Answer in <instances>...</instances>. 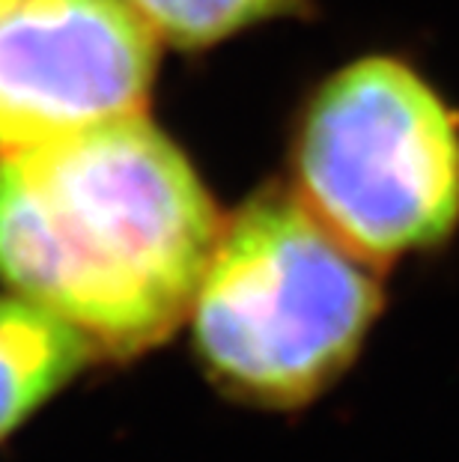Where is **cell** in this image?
<instances>
[{"label": "cell", "instance_id": "cell-2", "mask_svg": "<svg viewBox=\"0 0 459 462\" xmlns=\"http://www.w3.org/2000/svg\"><path fill=\"white\" fill-rule=\"evenodd\" d=\"M308 203L269 191L221 227L191 301L194 343L227 394L292 409L349 367L382 292Z\"/></svg>", "mask_w": 459, "mask_h": 462}, {"label": "cell", "instance_id": "cell-4", "mask_svg": "<svg viewBox=\"0 0 459 462\" xmlns=\"http://www.w3.org/2000/svg\"><path fill=\"white\" fill-rule=\"evenodd\" d=\"M152 72L129 0H0V155L143 114Z\"/></svg>", "mask_w": 459, "mask_h": 462}, {"label": "cell", "instance_id": "cell-3", "mask_svg": "<svg viewBox=\"0 0 459 462\" xmlns=\"http://www.w3.org/2000/svg\"><path fill=\"white\" fill-rule=\"evenodd\" d=\"M310 212L364 260L442 242L459 221V132L406 66L364 60L317 93L298 137Z\"/></svg>", "mask_w": 459, "mask_h": 462}, {"label": "cell", "instance_id": "cell-6", "mask_svg": "<svg viewBox=\"0 0 459 462\" xmlns=\"http://www.w3.org/2000/svg\"><path fill=\"white\" fill-rule=\"evenodd\" d=\"M155 33L179 45H203L278 13L287 0H129Z\"/></svg>", "mask_w": 459, "mask_h": 462}, {"label": "cell", "instance_id": "cell-5", "mask_svg": "<svg viewBox=\"0 0 459 462\" xmlns=\"http://www.w3.org/2000/svg\"><path fill=\"white\" fill-rule=\"evenodd\" d=\"M75 326L31 299H0V441L45 406L90 358Z\"/></svg>", "mask_w": 459, "mask_h": 462}, {"label": "cell", "instance_id": "cell-1", "mask_svg": "<svg viewBox=\"0 0 459 462\" xmlns=\"http://www.w3.org/2000/svg\"><path fill=\"white\" fill-rule=\"evenodd\" d=\"M221 221L143 114L0 155V281L123 358L191 310Z\"/></svg>", "mask_w": 459, "mask_h": 462}]
</instances>
